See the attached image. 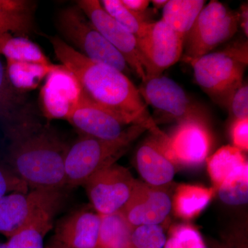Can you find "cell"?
Returning <instances> with one entry per match:
<instances>
[{
	"mask_svg": "<svg viewBox=\"0 0 248 248\" xmlns=\"http://www.w3.org/2000/svg\"><path fill=\"white\" fill-rule=\"evenodd\" d=\"M142 99L168 120L182 121L190 118L206 120L202 108L187 95L174 80L160 76L148 78L139 88Z\"/></svg>",
	"mask_w": 248,
	"mask_h": 248,
	"instance_id": "cell-8",
	"label": "cell"
},
{
	"mask_svg": "<svg viewBox=\"0 0 248 248\" xmlns=\"http://www.w3.org/2000/svg\"><path fill=\"white\" fill-rule=\"evenodd\" d=\"M166 239L164 230L159 225H147L134 229L129 248H164Z\"/></svg>",
	"mask_w": 248,
	"mask_h": 248,
	"instance_id": "cell-29",
	"label": "cell"
},
{
	"mask_svg": "<svg viewBox=\"0 0 248 248\" xmlns=\"http://www.w3.org/2000/svg\"><path fill=\"white\" fill-rule=\"evenodd\" d=\"M82 96L76 77L63 65H56L41 91L44 113L48 120H66Z\"/></svg>",
	"mask_w": 248,
	"mask_h": 248,
	"instance_id": "cell-13",
	"label": "cell"
},
{
	"mask_svg": "<svg viewBox=\"0 0 248 248\" xmlns=\"http://www.w3.org/2000/svg\"><path fill=\"white\" fill-rule=\"evenodd\" d=\"M57 27L66 43L93 61L115 68L124 74L131 71L125 59L95 29L78 6L62 9Z\"/></svg>",
	"mask_w": 248,
	"mask_h": 248,
	"instance_id": "cell-5",
	"label": "cell"
},
{
	"mask_svg": "<svg viewBox=\"0 0 248 248\" xmlns=\"http://www.w3.org/2000/svg\"><path fill=\"white\" fill-rule=\"evenodd\" d=\"M196 83L212 99L229 107L233 94L244 82L248 65V42H237L224 50L187 62Z\"/></svg>",
	"mask_w": 248,
	"mask_h": 248,
	"instance_id": "cell-3",
	"label": "cell"
},
{
	"mask_svg": "<svg viewBox=\"0 0 248 248\" xmlns=\"http://www.w3.org/2000/svg\"><path fill=\"white\" fill-rule=\"evenodd\" d=\"M54 53L73 75L83 95L116 116L125 125H141L150 133L160 129L148 110L138 88L115 68L90 60L59 37H48Z\"/></svg>",
	"mask_w": 248,
	"mask_h": 248,
	"instance_id": "cell-1",
	"label": "cell"
},
{
	"mask_svg": "<svg viewBox=\"0 0 248 248\" xmlns=\"http://www.w3.org/2000/svg\"><path fill=\"white\" fill-rule=\"evenodd\" d=\"M229 110L235 120L248 118V86L244 81L233 94L229 104Z\"/></svg>",
	"mask_w": 248,
	"mask_h": 248,
	"instance_id": "cell-32",
	"label": "cell"
},
{
	"mask_svg": "<svg viewBox=\"0 0 248 248\" xmlns=\"http://www.w3.org/2000/svg\"><path fill=\"white\" fill-rule=\"evenodd\" d=\"M100 223L99 214L76 210L58 222L53 239L71 248H97Z\"/></svg>",
	"mask_w": 248,
	"mask_h": 248,
	"instance_id": "cell-17",
	"label": "cell"
},
{
	"mask_svg": "<svg viewBox=\"0 0 248 248\" xmlns=\"http://www.w3.org/2000/svg\"><path fill=\"white\" fill-rule=\"evenodd\" d=\"M31 1L25 0H0V11H30Z\"/></svg>",
	"mask_w": 248,
	"mask_h": 248,
	"instance_id": "cell-34",
	"label": "cell"
},
{
	"mask_svg": "<svg viewBox=\"0 0 248 248\" xmlns=\"http://www.w3.org/2000/svg\"><path fill=\"white\" fill-rule=\"evenodd\" d=\"M77 6L93 27L121 53L129 68L141 79H146V64L139 49L136 37L111 17L98 0H79Z\"/></svg>",
	"mask_w": 248,
	"mask_h": 248,
	"instance_id": "cell-10",
	"label": "cell"
},
{
	"mask_svg": "<svg viewBox=\"0 0 248 248\" xmlns=\"http://www.w3.org/2000/svg\"><path fill=\"white\" fill-rule=\"evenodd\" d=\"M239 26L244 31L245 35L248 36V3L241 5L240 8Z\"/></svg>",
	"mask_w": 248,
	"mask_h": 248,
	"instance_id": "cell-36",
	"label": "cell"
},
{
	"mask_svg": "<svg viewBox=\"0 0 248 248\" xmlns=\"http://www.w3.org/2000/svg\"><path fill=\"white\" fill-rule=\"evenodd\" d=\"M81 135L103 140H115L125 130L116 116L82 96L66 119Z\"/></svg>",
	"mask_w": 248,
	"mask_h": 248,
	"instance_id": "cell-16",
	"label": "cell"
},
{
	"mask_svg": "<svg viewBox=\"0 0 248 248\" xmlns=\"http://www.w3.org/2000/svg\"><path fill=\"white\" fill-rule=\"evenodd\" d=\"M185 36L162 19L150 23L146 33L138 40L139 49L146 64V79L162 76L166 69L182 58Z\"/></svg>",
	"mask_w": 248,
	"mask_h": 248,
	"instance_id": "cell-9",
	"label": "cell"
},
{
	"mask_svg": "<svg viewBox=\"0 0 248 248\" xmlns=\"http://www.w3.org/2000/svg\"><path fill=\"white\" fill-rule=\"evenodd\" d=\"M45 248H71L67 247L64 245L60 244L58 241H55V240L52 239V241L49 243L48 246Z\"/></svg>",
	"mask_w": 248,
	"mask_h": 248,
	"instance_id": "cell-39",
	"label": "cell"
},
{
	"mask_svg": "<svg viewBox=\"0 0 248 248\" xmlns=\"http://www.w3.org/2000/svg\"><path fill=\"white\" fill-rule=\"evenodd\" d=\"M62 190H32L0 197V234L12 237L40 209L62 195Z\"/></svg>",
	"mask_w": 248,
	"mask_h": 248,
	"instance_id": "cell-14",
	"label": "cell"
},
{
	"mask_svg": "<svg viewBox=\"0 0 248 248\" xmlns=\"http://www.w3.org/2000/svg\"><path fill=\"white\" fill-rule=\"evenodd\" d=\"M24 100L21 93L13 87L6 75V68L0 60V119L8 122L23 111Z\"/></svg>",
	"mask_w": 248,
	"mask_h": 248,
	"instance_id": "cell-26",
	"label": "cell"
},
{
	"mask_svg": "<svg viewBox=\"0 0 248 248\" xmlns=\"http://www.w3.org/2000/svg\"><path fill=\"white\" fill-rule=\"evenodd\" d=\"M170 235L176 236L183 248H208L200 232L190 224H178L171 227Z\"/></svg>",
	"mask_w": 248,
	"mask_h": 248,
	"instance_id": "cell-30",
	"label": "cell"
},
{
	"mask_svg": "<svg viewBox=\"0 0 248 248\" xmlns=\"http://www.w3.org/2000/svg\"><path fill=\"white\" fill-rule=\"evenodd\" d=\"M172 198L169 186L156 187L136 179L131 196L121 212L134 228L161 226L172 211Z\"/></svg>",
	"mask_w": 248,
	"mask_h": 248,
	"instance_id": "cell-12",
	"label": "cell"
},
{
	"mask_svg": "<svg viewBox=\"0 0 248 248\" xmlns=\"http://www.w3.org/2000/svg\"><path fill=\"white\" fill-rule=\"evenodd\" d=\"M164 248H183L182 243L176 236L170 235L169 239L166 241Z\"/></svg>",
	"mask_w": 248,
	"mask_h": 248,
	"instance_id": "cell-37",
	"label": "cell"
},
{
	"mask_svg": "<svg viewBox=\"0 0 248 248\" xmlns=\"http://www.w3.org/2000/svg\"><path fill=\"white\" fill-rule=\"evenodd\" d=\"M100 2L106 12L133 34L137 40L141 38L146 33L147 28L152 22L144 15L130 11L124 6L122 0H103Z\"/></svg>",
	"mask_w": 248,
	"mask_h": 248,
	"instance_id": "cell-25",
	"label": "cell"
},
{
	"mask_svg": "<svg viewBox=\"0 0 248 248\" xmlns=\"http://www.w3.org/2000/svg\"><path fill=\"white\" fill-rule=\"evenodd\" d=\"M220 200L230 205H241L248 202V167L226 179L217 188Z\"/></svg>",
	"mask_w": 248,
	"mask_h": 248,
	"instance_id": "cell-27",
	"label": "cell"
},
{
	"mask_svg": "<svg viewBox=\"0 0 248 248\" xmlns=\"http://www.w3.org/2000/svg\"><path fill=\"white\" fill-rule=\"evenodd\" d=\"M166 144L177 166L195 168L203 164L212 146V137L205 119L182 121L170 134Z\"/></svg>",
	"mask_w": 248,
	"mask_h": 248,
	"instance_id": "cell-11",
	"label": "cell"
},
{
	"mask_svg": "<svg viewBox=\"0 0 248 248\" xmlns=\"http://www.w3.org/2000/svg\"><path fill=\"white\" fill-rule=\"evenodd\" d=\"M216 192L213 187L180 184L172 198L173 213L185 221L194 219L207 208Z\"/></svg>",
	"mask_w": 248,
	"mask_h": 248,
	"instance_id": "cell-19",
	"label": "cell"
},
{
	"mask_svg": "<svg viewBox=\"0 0 248 248\" xmlns=\"http://www.w3.org/2000/svg\"><path fill=\"white\" fill-rule=\"evenodd\" d=\"M97 248H129L134 229L122 212L100 215Z\"/></svg>",
	"mask_w": 248,
	"mask_h": 248,
	"instance_id": "cell-21",
	"label": "cell"
},
{
	"mask_svg": "<svg viewBox=\"0 0 248 248\" xmlns=\"http://www.w3.org/2000/svg\"><path fill=\"white\" fill-rule=\"evenodd\" d=\"M205 161L209 176L216 192L226 179L248 167L244 152L233 146L221 147Z\"/></svg>",
	"mask_w": 248,
	"mask_h": 248,
	"instance_id": "cell-20",
	"label": "cell"
},
{
	"mask_svg": "<svg viewBox=\"0 0 248 248\" xmlns=\"http://www.w3.org/2000/svg\"><path fill=\"white\" fill-rule=\"evenodd\" d=\"M33 25L31 11H0V38L12 33L27 37L33 31Z\"/></svg>",
	"mask_w": 248,
	"mask_h": 248,
	"instance_id": "cell-28",
	"label": "cell"
},
{
	"mask_svg": "<svg viewBox=\"0 0 248 248\" xmlns=\"http://www.w3.org/2000/svg\"><path fill=\"white\" fill-rule=\"evenodd\" d=\"M14 192L28 193L29 187L9 166L0 164V197Z\"/></svg>",
	"mask_w": 248,
	"mask_h": 248,
	"instance_id": "cell-31",
	"label": "cell"
},
{
	"mask_svg": "<svg viewBox=\"0 0 248 248\" xmlns=\"http://www.w3.org/2000/svg\"><path fill=\"white\" fill-rule=\"evenodd\" d=\"M6 123L9 167L29 188L62 190L66 186L64 161L69 146L27 110Z\"/></svg>",
	"mask_w": 248,
	"mask_h": 248,
	"instance_id": "cell-2",
	"label": "cell"
},
{
	"mask_svg": "<svg viewBox=\"0 0 248 248\" xmlns=\"http://www.w3.org/2000/svg\"><path fill=\"white\" fill-rule=\"evenodd\" d=\"M151 2L155 6V9H163L166 4L169 2V0H153Z\"/></svg>",
	"mask_w": 248,
	"mask_h": 248,
	"instance_id": "cell-38",
	"label": "cell"
},
{
	"mask_svg": "<svg viewBox=\"0 0 248 248\" xmlns=\"http://www.w3.org/2000/svg\"><path fill=\"white\" fill-rule=\"evenodd\" d=\"M231 138L234 147L240 151H248V118L235 120L231 126Z\"/></svg>",
	"mask_w": 248,
	"mask_h": 248,
	"instance_id": "cell-33",
	"label": "cell"
},
{
	"mask_svg": "<svg viewBox=\"0 0 248 248\" xmlns=\"http://www.w3.org/2000/svg\"><path fill=\"white\" fill-rule=\"evenodd\" d=\"M238 244H235V248H248L247 241H246V239H244L243 241H239V238L238 239Z\"/></svg>",
	"mask_w": 248,
	"mask_h": 248,
	"instance_id": "cell-40",
	"label": "cell"
},
{
	"mask_svg": "<svg viewBox=\"0 0 248 248\" xmlns=\"http://www.w3.org/2000/svg\"><path fill=\"white\" fill-rule=\"evenodd\" d=\"M227 248L226 247H218V248Z\"/></svg>",
	"mask_w": 248,
	"mask_h": 248,
	"instance_id": "cell-42",
	"label": "cell"
},
{
	"mask_svg": "<svg viewBox=\"0 0 248 248\" xmlns=\"http://www.w3.org/2000/svg\"><path fill=\"white\" fill-rule=\"evenodd\" d=\"M0 248H7L6 243H0Z\"/></svg>",
	"mask_w": 248,
	"mask_h": 248,
	"instance_id": "cell-41",
	"label": "cell"
},
{
	"mask_svg": "<svg viewBox=\"0 0 248 248\" xmlns=\"http://www.w3.org/2000/svg\"><path fill=\"white\" fill-rule=\"evenodd\" d=\"M63 193L40 209L24 228L10 238L7 248H45L44 239L53 228L54 218L63 203Z\"/></svg>",
	"mask_w": 248,
	"mask_h": 248,
	"instance_id": "cell-18",
	"label": "cell"
},
{
	"mask_svg": "<svg viewBox=\"0 0 248 248\" xmlns=\"http://www.w3.org/2000/svg\"><path fill=\"white\" fill-rule=\"evenodd\" d=\"M239 27V12L220 1L205 5L186 35L183 58L186 62L211 53L218 46L231 40Z\"/></svg>",
	"mask_w": 248,
	"mask_h": 248,
	"instance_id": "cell-6",
	"label": "cell"
},
{
	"mask_svg": "<svg viewBox=\"0 0 248 248\" xmlns=\"http://www.w3.org/2000/svg\"><path fill=\"white\" fill-rule=\"evenodd\" d=\"M166 135L161 130L151 133L137 151V169L148 185L169 186L175 176L177 166L166 146Z\"/></svg>",
	"mask_w": 248,
	"mask_h": 248,
	"instance_id": "cell-15",
	"label": "cell"
},
{
	"mask_svg": "<svg viewBox=\"0 0 248 248\" xmlns=\"http://www.w3.org/2000/svg\"><path fill=\"white\" fill-rule=\"evenodd\" d=\"M136 179L126 168L115 164L94 173L84 183L90 202L99 215L122 211Z\"/></svg>",
	"mask_w": 248,
	"mask_h": 248,
	"instance_id": "cell-7",
	"label": "cell"
},
{
	"mask_svg": "<svg viewBox=\"0 0 248 248\" xmlns=\"http://www.w3.org/2000/svg\"><path fill=\"white\" fill-rule=\"evenodd\" d=\"M125 7L134 12L143 14L149 6L151 1L148 0H122Z\"/></svg>",
	"mask_w": 248,
	"mask_h": 248,
	"instance_id": "cell-35",
	"label": "cell"
},
{
	"mask_svg": "<svg viewBox=\"0 0 248 248\" xmlns=\"http://www.w3.org/2000/svg\"><path fill=\"white\" fill-rule=\"evenodd\" d=\"M205 2L203 0H169L163 9L161 19L186 37Z\"/></svg>",
	"mask_w": 248,
	"mask_h": 248,
	"instance_id": "cell-22",
	"label": "cell"
},
{
	"mask_svg": "<svg viewBox=\"0 0 248 248\" xmlns=\"http://www.w3.org/2000/svg\"><path fill=\"white\" fill-rule=\"evenodd\" d=\"M146 130L145 127L133 124L115 140L81 135L69 146L65 157L66 186H83L94 173L116 164Z\"/></svg>",
	"mask_w": 248,
	"mask_h": 248,
	"instance_id": "cell-4",
	"label": "cell"
},
{
	"mask_svg": "<svg viewBox=\"0 0 248 248\" xmlns=\"http://www.w3.org/2000/svg\"><path fill=\"white\" fill-rule=\"evenodd\" d=\"M0 54L7 60L51 65L48 59L36 44L28 37L6 34L0 38Z\"/></svg>",
	"mask_w": 248,
	"mask_h": 248,
	"instance_id": "cell-24",
	"label": "cell"
},
{
	"mask_svg": "<svg viewBox=\"0 0 248 248\" xmlns=\"http://www.w3.org/2000/svg\"><path fill=\"white\" fill-rule=\"evenodd\" d=\"M56 65L38 64L29 62L7 60L6 71L8 79L19 92L35 89L40 81L48 76Z\"/></svg>",
	"mask_w": 248,
	"mask_h": 248,
	"instance_id": "cell-23",
	"label": "cell"
}]
</instances>
